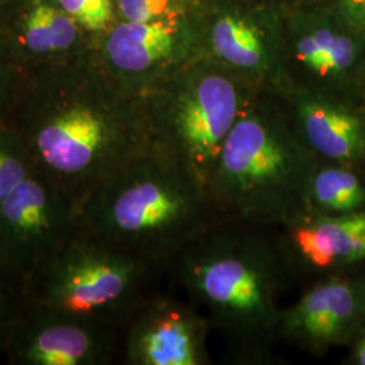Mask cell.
Wrapping results in <instances>:
<instances>
[{
    "instance_id": "ac0fdd59",
    "label": "cell",
    "mask_w": 365,
    "mask_h": 365,
    "mask_svg": "<svg viewBox=\"0 0 365 365\" xmlns=\"http://www.w3.org/2000/svg\"><path fill=\"white\" fill-rule=\"evenodd\" d=\"M58 3L92 37L101 36L117 22L114 0H58Z\"/></svg>"
},
{
    "instance_id": "e0dca14e",
    "label": "cell",
    "mask_w": 365,
    "mask_h": 365,
    "mask_svg": "<svg viewBox=\"0 0 365 365\" xmlns=\"http://www.w3.org/2000/svg\"><path fill=\"white\" fill-rule=\"evenodd\" d=\"M25 307V276L0 260V357L6 339Z\"/></svg>"
},
{
    "instance_id": "8fae6325",
    "label": "cell",
    "mask_w": 365,
    "mask_h": 365,
    "mask_svg": "<svg viewBox=\"0 0 365 365\" xmlns=\"http://www.w3.org/2000/svg\"><path fill=\"white\" fill-rule=\"evenodd\" d=\"M365 331L360 283L339 274L315 280L299 299L282 309L277 339L313 356L354 344Z\"/></svg>"
},
{
    "instance_id": "3957f363",
    "label": "cell",
    "mask_w": 365,
    "mask_h": 365,
    "mask_svg": "<svg viewBox=\"0 0 365 365\" xmlns=\"http://www.w3.org/2000/svg\"><path fill=\"white\" fill-rule=\"evenodd\" d=\"M222 221L207 188L157 140L106 179L78 210L80 232L164 268Z\"/></svg>"
},
{
    "instance_id": "7c38bea8",
    "label": "cell",
    "mask_w": 365,
    "mask_h": 365,
    "mask_svg": "<svg viewBox=\"0 0 365 365\" xmlns=\"http://www.w3.org/2000/svg\"><path fill=\"white\" fill-rule=\"evenodd\" d=\"M0 38L21 73L87 58L93 41L58 0H13L0 21Z\"/></svg>"
},
{
    "instance_id": "603a6c76",
    "label": "cell",
    "mask_w": 365,
    "mask_h": 365,
    "mask_svg": "<svg viewBox=\"0 0 365 365\" xmlns=\"http://www.w3.org/2000/svg\"><path fill=\"white\" fill-rule=\"evenodd\" d=\"M342 11L357 24L365 22V0H342Z\"/></svg>"
},
{
    "instance_id": "2e32d148",
    "label": "cell",
    "mask_w": 365,
    "mask_h": 365,
    "mask_svg": "<svg viewBox=\"0 0 365 365\" xmlns=\"http://www.w3.org/2000/svg\"><path fill=\"white\" fill-rule=\"evenodd\" d=\"M211 46L223 64L252 78L264 80L269 78L271 69L274 71V64H271L269 54L257 31L235 16H223L217 21L212 29Z\"/></svg>"
},
{
    "instance_id": "5b68a950",
    "label": "cell",
    "mask_w": 365,
    "mask_h": 365,
    "mask_svg": "<svg viewBox=\"0 0 365 365\" xmlns=\"http://www.w3.org/2000/svg\"><path fill=\"white\" fill-rule=\"evenodd\" d=\"M164 269L78 230L25 277L26 306L123 331Z\"/></svg>"
},
{
    "instance_id": "484cf974",
    "label": "cell",
    "mask_w": 365,
    "mask_h": 365,
    "mask_svg": "<svg viewBox=\"0 0 365 365\" xmlns=\"http://www.w3.org/2000/svg\"><path fill=\"white\" fill-rule=\"evenodd\" d=\"M360 286H361V289H363V295H364L365 298V279L363 282H360Z\"/></svg>"
},
{
    "instance_id": "5bb4252c",
    "label": "cell",
    "mask_w": 365,
    "mask_h": 365,
    "mask_svg": "<svg viewBox=\"0 0 365 365\" xmlns=\"http://www.w3.org/2000/svg\"><path fill=\"white\" fill-rule=\"evenodd\" d=\"M292 99L291 120L318 161L364 167V118L324 92L300 90Z\"/></svg>"
},
{
    "instance_id": "52a82bcc",
    "label": "cell",
    "mask_w": 365,
    "mask_h": 365,
    "mask_svg": "<svg viewBox=\"0 0 365 365\" xmlns=\"http://www.w3.org/2000/svg\"><path fill=\"white\" fill-rule=\"evenodd\" d=\"M78 232V211L1 125L0 260L26 277Z\"/></svg>"
},
{
    "instance_id": "277c9868",
    "label": "cell",
    "mask_w": 365,
    "mask_h": 365,
    "mask_svg": "<svg viewBox=\"0 0 365 365\" xmlns=\"http://www.w3.org/2000/svg\"><path fill=\"white\" fill-rule=\"evenodd\" d=\"M315 164L292 120L249 105L222 146L207 191L222 220L279 229L306 212Z\"/></svg>"
},
{
    "instance_id": "7a4b0ae2",
    "label": "cell",
    "mask_w": 365,
    "mask_h": 365,
    "mask_svg": "<svg viewBox=\"0 0 365 365\" xmlns=\"http://www.w3.org/2000/svg\"><path fill=\"white\" fill-rule=\"evenodd\" d=\"M187 300L220 331L235 364H272L282 291L291 282L276 229L222 221L170 264Z\"/></svg>"
},
{
    "instance_id": "4fadbf2b",
    "label": "cell",
    "mask_w": 365,
    "mask_h": 365,
    "mask_svg": "<svg viewBox=\"0 0 365 365\" xmlns=\"http://www.w3.org/2000/svg\"><path fill=\"white\" fill-rule=\"evenodd\" d=\"M276 237L289 279L315 282L365 260V212H304L276 229Z\"/></svg>"
},
{
    "instance_id": "cb8c5ba5",
    "label": "cell",
    "mask_w": 365,
    "mask_h": 365,
    "mask_svg": "<svg viewBox=\"0 0 365 365\" xmlns=\"http://www.w3.org/2000/svg\"><path fill=\"white\" fill-rule=\"evenodd\" d=\"M351 363L356 365H365V331L353 344Z\"/></svg>"
},
{
    "instance_id": "44dd1931",
    "label": "cell",
    "mask_w": 365,
    "mask_h": 365,
    "mask_svg": "<svg viewBox=\"0 0 365 365\" xmlns=\"http://www.w3.org/2000/svg\"><path fill=\"white\" fill-rule=\"evenodd\" d=\"M356 46L352 39L334 36L327 46L319 80H334L346 73L356 61Z\"/></svg>"
},
{
    "instance_id": "30bf717a",
    "label": "cell",
    "mask_w": 365,
    "mask_h": 365,
    "mask_svg": "<svg viewBox=\"0 0 365 365\" xmlns=\"http://www.w3.org/2000/svg\"><path fill=\"white\" fill-rule=\"evenodd\" d=\"M115 327L26 306L6 339L11 365H106L118 352Z\"/></svg>"
},
{
    "instance_id": "ba28073f",
    "label": "cell",
    "mask_w": 365,
    "mask_h": 365,
    "mask_svg": "<svg viewBox=\"0 0 365 365\" xmlns=\"http://www.w3.org/2000/svg\"><path fill=\"white\" fill-rule=\"evenodd\" d=\"M182 48L178 19L118 21L92 41V61L120 90L145 98L179 73Z\"/></svg>"
},
{
    "instance_id": "ffe728a7",
    "label": "cell",
    "mask_w": 365,
    "mask_h": 365,
    "mask_svg": "<svg viewBox=\"0 0 365 365\" xmlns=\"http://www.w3.org/2000/svg\"><path fill=\"white\" fill-rule=\"evenodd\" d=\"M334 34L324 29L318 30L313 36H304L298 41L295 48V60L300 68L319 80V75L324 66L327 46L331 42Z\"/></svg>"
},
{
    "instance_id": "8992f818",
    "label": "cell",
    "mask_w": 365,
    "mask_h": 365,
    "mask_svg": "<svg viewBox=\"0 0 365 365\" xmlns=\"http://www.w3.org/2000/svg\"><path fill=\"white\" fill-rule=\"evenodd\" d=\"M145 98L155 140L207 188L222 146L249 106L244 84L220 69L179 72Z\"/></svg>"
},
{
    "instance_id": "9a60e30c",
    "label": "cell",
    "mask_w": 365,
    "mask_h": 365,
    "mask_svg": "<svg viewBox=\"0 0 365 365\" xmlns=\"http://www.w3.org/2000/svg\"><path fill=\"white\" fill-rule=\"evenodd\" d=\"M306 212L319 215L365 212L361 168L317 160L307 187Z\"/></svg>"
},
{
    "instance_id": "d4e9b609",
    "label": "cell",
    "mask_w": 365,
    "mask_h": 365,
    "mask_svg": "<svg viewBox=\"0 0 365 365\" xmlns=\"http://www.w3.org/2000/svg\"><path fill=\"white\" fill-rule=\"evenodd\" d=\"M11 1H13V0H0V21H1L4 13L7 11L9 6L11 4Z\"/></svg>"
},
{
    "instance_id": "9c48e42d",
    "label": "cell",
    "mask_w": 365,
    "mask_h": 365,
    "mask_svg": "<svg viewBox=\"0 0 365 365\" xmlns=\"http://www.w3.org/2000/svg\"><path fill=\"white\" fill-rule=\"evenodd\" d=\"M209 319L188 302L153 292L123 329L128 365H209Z\"/></svg>"
},
{
    "instance_id": "7402d4cb",
    "label": "cell",
    "mask_w": 365,
    "mask_h": 365,
    "mask_svg": "<svg viewBox=\"0 0 365 365\" xmlns=\"http://www.w3.org/2000/svg\"><path fill=\"white\" fill-rule=\"evenodd\" d=\"M19 78L21 72L0 38V126L6 123Z\"/></svg>"
},
{
    "instance_id": "d6986e66",
    "label": "cell",
    "mask_w": 365,
    "mask_h": 365,
    "mask_svg": "<svg viewBox=\"0 0 365 365\" xmlns=\"http://www.w3.org/2000/svg\"><path fill=\"white\" fill-rule=\"evenodd\" d=\"M117 19L126 22H156L178 19L182 0H114Z\"/></svg>"
},
{
    "instance_id": "6da1fadb",
    "label": "cell",
    "mask_w": 365,
    "mask_h": 365,
    "mask_svg": "<svg viewBox=\"0 0 365 365\" xmlns=\"http://www.w3.org/2000/svg\"><path fill=\"white\" fill-rule=\"evenodd\" d=\"M78 211L155 135L146 98L120 90L91 56L21 73L6 123Z\"/></svg>"
}]
</instances>
